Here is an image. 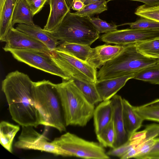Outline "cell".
I'll list each match as a JSON object with an SVG mask.
<instances>
[{"label":"cell","mask_w":159,"mask_h":159,"mask_svg":"<svg viewBox=\"0 0 159 159\" xmlns=\"http://www.w3.org/2000/svg\"><path fill=\"white\" fill-rule=\"evenodd\" d=\"M66 126H86L93 117L94 105L89 102L72 79L56 84Z\"/></svg>","instance_id":"obj_2"},{"label":"cell","mask_w":159,"mask_h":159,"mask_svg":"<svg viewBox=\"0 0 159 159\" xmlns=\"http://www.w3.org/2000/svg\"><path fill=\"white\" fill-rule=\"evenodd\" d=\"M74 0H66L69 7L70 9L73 1Z\"/></svg>","instance_id":"obj_42"},{"label":"cell","mask_w":159,"mask_h":159,"mask_svg":"<svg viewBox=\"0 0 159 159\" xmlns=\"http://www.w3.org/2000/svg\"><path fill=\"white\" fill-rule=\"evenodd\" d=\"M146 136L147 131L144 129L140 131L134 132L130 136L128 140L132 146H134L145 139Z\"/></svg>","instance_id":"obj_35"},{"label":"cell","mask_w":159,"mask_h":159,"mask_svg":"<svg viewBox=\"0 0 159 159\" xmlns=\"http://www.w3.org/2000/svg\"><path fill=\"white\" fill-rule=\"evenodd\" d=\"M136 112L144 120L159 122V107L143 105L134 106Z\"/></svg>","instance_id":"obj_28"},{"label":"cell","mask_w":159,"mask_h":159,"mask_svg":"<svg viewBox=\"0 0 159 159\" xmlns=\"http://www.w3.org/2000/svg\"><path fill=\"white\" fill-rule=\"evenodd\" d=\"M33 127L22 126L20 134L14 144L16 148L22 149L39 150L56 155L70 157L68 152L52 142H49L46 136L38 132Z\"/></svg>","instance_id":"obj_9"},{"label":"cell","mask_w":159,"mask_h":159,"mask_svg":"<svg viewBox=\"0 0 159 159\" xmlns=\"http://www.w3.org/2000/svg\"><path fill=\"white\" fill-rule=\"evenodd\" d=\"M73 80L76 86L90 104L94 105L102 101L97 89L95 83H86L76 80Z\"/></svg>","instance_id":"obj_23"},{"label":"cell","mask_w":159,"mask_h":159,"mask_svg":"<svg viewBox=\"0 0 159 159\" xmlns=\"http://www.w3.org/2000/svg\"><path fill=\"white\" fill-rule=\"evenodd\" d=\"M125 46L104 44L93 48L87 62L96 69H100L109 61L118 55Z\"/></svg>","instance_id":"obj_12"},{"label":"cell","mask_w":159,"mask_h":159,"mask_svg":"<svg viewBox=\"0 0 159 159\" xmlns=\"http://www.w3.org/2000/svg\"><path fill=\"white\" fill-rule=\"evenodd\" d=\"M57 64L71 78L86 83H95L97 81V69L87 62L56 48L50 52Z\"/></svg>","instance_id":"obj_7"},{"label":"cell","mask_w":159,"mask_h":159,"mask_svg":"<svg viewBox=\"0 0 159 159\" xmlns=\"http://www.w3.org/2000/svg\"><path fill=\"white\" fill-rule=\"evenodd\" d=\"M128 25L130 28L143 30L159 29V22L148 18L140 17L133 22L126 23L118 26Z\"/></svg>","instance_id":"obj_30"},{"label":"cell","mask_w":159,"mask_h":159,"mask_svg":"<svg viewBox=\"0 0 159 159\" xmlns=\"http://www.w3.org/2000/svg\"><path fill=\"white\" fill-rule=\"evenodd\" d=\"M96 135L99 143L103 147L113 148L116 134L112 120Z\"/></svg>","instance_id":"obj_25"},{"label":"cell","mask_w":159,"mask_h":159,"mask_svg":"<svg viewBox=\"0 0 159 159\" xmlns=\"http://www.w3.org/2000/svg\"><path fill=\"white\" fill-rule=\"evenodd\" d=\"M136 73L104 80H97L95 84L102 101L111 100L129 80L133 79Z\"/></svg>","instance_id":"obj_14"},{"label":"cell","mask_w":159,"mask_h":159,"mask_svg":"<svg viewBox=\"0 0 159 159\" xmlns=\"http://www.w3.org/2000/svg\"><path fill=\"white\" fill-rule=\"evenodd\" d=\"M86 5L81 0H74L72 2L71 8L76 11H80L82 10Z\"/></svg>","instance_id":"obj_38"},{"label":"cell","mask_w":159,"mask_h":159,"mask_svg":"<svg viewBox=\"0 0 159 159\" xmlns=\"http://www.w3.org/2000/svg\"><path fill=\"white\" fill-rule=\"evenodd\" d=\"M52 142L68 152L71 157L86 159L110 158L104 147L99 143L87 140L69 132Z\"/></svg>","instance_id":"obj_6"},{"label":"cell","mask_w":159,"mask_h":159,"mask_svg":"<svg viewBox=\"0 0 159 159\" xmlns=\"http://www.w3.org/2000/svg\"><path fill=\"white\" fill-rule=\"evenodd\" d=\"M90 21L99 34H105L116 30L117 27L119 26L114 23H108L100 19L98 16L91 17Z\"/></svg>","instance_id":"obj_32"},{"label":"cell","mask_w":159,"mask_h":159,"mask_svg":"<svg viewBox=\"0 0 159 159\" xmlns=\"http://www.w3.org/2000/svg\"><path fill=\"white\" fill-rule=\"evenodd\" d=\"M33 16L31 10L25 0H20L13 14L12 25L13 26L16 23L34 25Z\"/></svg>","instance_id":"obj_22"},{"label":"cell","mask_w":159,"mask_h":159,"mask_svg":"<svg viewBox=\"0 0 159 159\" xmlns=\"http://www.w3.org/2000/svg\"><path fill=\"white\" fill-rule=\"evenodd\" d=\"M134 14L140 17L159 22V4L150 6L144 4L139 6L136 9Z\"/></svg>","instance_id":"obj_29"},{"label":"cell","mask_w":159,"mask_h":159,"mask_svg":"<svg viewBox=\"0 0 159 159\" xmlns=\"http://www.w3.org/2000/svg\"><path fill=\"white\" fill-rule=\"evenodd\" d=\"M20 130L18 125L2 121L0 124V143L7 151L12 153L14 138Z\"/></svg>","instance_id":"obj_20"},{"label":"cell","mask_w":159,"mask_h":159,"mask_svg":"<svg viewBox=\"0 0 159 159\" xmlns=\"http://www.w3.org/2000/svg\"><path fill=\"white\" fill-rule=\"evenodd\" d=\"M156 138L157 142L153 147L143 159H159V138Z\"/></svg>","instance_id":"obj_37"},{"label":"cell","mask_w":159,"mask_h":159,"mask_svg":"<svg viewBox=\"0 0 159 159\" xmlns=\"http://www.w3.org/2000/svg\"></svg>","instance_id":"obj_45"},{"label":"cell","mask_w":159,"mask_h":159,"mask_svg":"<svg viewBox=\"0 0 159 159\" xmlns=\"http://www.w3.org/2000/svg\"><path fill=\"white\" fill-rule=\"evenodd\" d=\"M6 0H0V11H1L4 5Z\"/></svg>","instance_id":"obj_43"},{"label":"cell","mask_w":159,"mask_h":159,"mask_svg":"<svg viewBox=\"0 0 159 159\" xmlns=\"http://www.w3.org/2000/svg\"><path fill=\"white\" fill-rule=\"evenodd\" d=\"M90 18L70 11L53 31L48 32L61 42L90 46L100 38L99 34L91 22Z\"/></svg>","instance_id":"obj_5"},{"label":"cell","mask_w":159,"mask_h":159,"mask_svg":"<svg viewBox=\"0 0 159 159\" xmlns=\"http://www.w3.org/2000/svg\"><path fill=\"white\" fill-rule=\"evenodd\" d=\"M107 0H100L86 5L82 10L74 12L77 15L91 17L95 14H100L107 10Z\"/></svg>","instance_id":"obj_27"},{"label":"cell","mask_w":159,"mask_h":159,"mask_svg":"<svg viewBox=\"0 0 159 159\" xmlns=\"http://www.w3.org/2000/svg\"><path fill=\"white\" fill-rule=\"evenodd\" d=\"M33 82L27 74L16 70L6 75L2 81V89L14 121L22 126H46L34 101Z\"/></svg>","instance_id":"obj_1"},{"label":"cell","mask_w":159,"mask_h":159,"mask_svg":"<svg viewBox=\"0 0 159 159\" xmlns=\"http://www.w3.org/2000/svg\"><path fill=\"white\" fill-rule=\"evenodd\" d=\"M138 51L148 57L159 59V39L135 43Z\"/></svg>","instance_id":"obj_26"},{"label":"cell","mask_w":159,"mask_h":159,"mask_svg":"<svg viewBox=\"0 0 159 159\" xmlns=\"http://www.w3.org/2000/svg\"><path fill=\"white\" fill-rule=\"evenodd\" d=\"M133 79L159 84V64L156 63L136 73Z\"/></svg>","instance_id":"obj_24"},{"label":"cell","mask_w":159,"mask_h":159,"mask_svg":"<svg viewBox=\"0 0 159 159\" xmlns=\"http://www.w3.org/2000/svg\"><path fill=\"white\" fill-rule=\"evenodd\" d=\"M132 146L128 140L120 146L114 148H111L107 152L109 156L117 157L120 158Z\"/></svg>","instance_id":"obj_33"},{"label":"cell","mask_w":159,"mask_h":159,"mask_svg":"<svg viewBox=\"0 0 159 159\" xmlns=\"http://www.w3.org/2000/svg\"><path fill=\"white\" fill-rule=\"evenodd\" d=\"M147 131L146 139L149 138H159V124H152L146 125L145 129Z\"/></svg>","instance_id":"obj_36"},{"label":"cell","mask_w":159,"mask_h":159,"mask_svg":"<svg viewBox=\"0 0 159 159\" xmlns=\"http://www.w3.org/2000/svg\"><path fill=\"white\" fill-rule=\"evenodd\" d=\"M113 115V107L111 99L101 102L95 108L93 117L96 135L111 122Z\"/></svg>","instance_id":"obj_17"},{"label":"cell","mask_w":159,"mask_h":159,"mask_svg":"<svg viewBox=\"0 0 159 159\" xmlns=\"http://www.w3.org/2000/svg\"><path fill=\"white\" fill-rule=\"evenodd\" d=\"M123 115L125 127L128 137L142 125L143 120L136 112L134 106L123 98Z\"/></svg>","instance_id":"obj_18"},{"label":"cell","mask_w":159,"mask_h":159,"mask_svg":"<svg viewBox=\"0 0 159 159\" xmlns=\"http://www.w3.org/2000/svg\"><path fill=\"white\" fill-rule=\"evenodd\" d=\"M3 42L6 43L3 48L5 52L10 49H25L51 52L42 43L13 27L10 29Z\"/></svg>","instance_id":"obj_11"},{"label":"cell","mask_w":159,"mask_h":159,"mask_svg":"<svg viewBox=\"0 0 159 159\" xmlns=\"http://www.w3.org/2000/svg\"><path fill=\"white\" fill-rule=\"evenodd\" d=\"M158 59L143 55L137 49L135 44L125 45L116 57L101 67L97 72L98 80L117 77L136 73L148 66L157 63Z\"/></svg>","instance_id":"obj_4"},{"label":"cell","mask_w":159,"mask_h":159,"mask_svg":"<svg viewBox=\"0 0 159 159\" xmlns=\"http://www.w3.org/2000/svg\"><path fill=\"white\" fill-rule=\"evenodd\" d=\"M50 11L43 30L48 32L53 31L70 11L66 0H48Z\"/></svg>","instance_id":"obj_15"},{"label":"cell","mask_w":159,"mask_h":159,"mask_svg":"<svg viewBox=\"0 0 159 159\" xmlns=\"http://www.w3.org/2000/svg\"><path fill=\"white\" fill-rule=\"evenodd\" d=\"M14 58L30 66L61 77L62 80H69L70 77L55 62L50 53L30 49H10Z\"/></svg>","instance_id":"obj_8"},{"label":"cell","mask_w":159,"mask_h":159,"mask_svg":"<svg viewBox=\"0 0 159 159\" xmlns=\"http://www.w3.org/2000/svg\"><path fill=\"white\" fill-rule=\"evenodd\" d=\"M115 0H107V2ZM137 1L143 3L148 6H152L159 4V0H129Z\"/></svg>","instance_id":"obj_39"},{"label":"cell","mask_w":159,"mask_h":159,"mask_svg":"<svg viewBox=\"0 0 159 159\" xmlns=\"http://www.w3.org/2000/svg\"><path fill=\"white\" fill-rule=\"evenodd\" d=\"M57 48L86 62L87 61L93 50V48L88 45L61 42Z\"/></svg>","instance_id":"obj_21"},{"label":"cell","mask_w":159,"mask_h":159,"mask_svg":"<svg viewBox=\"0 0 159 159\" xmlns=\"http://www.w3.org/2000/svg\"><path fill=\"white\" fill-rule=\"evenodd\" d=\"M16 28L42 43L51 52L55 50L60 43V41L38 25L19 24Z\"/></svg>","instance_id":"obj_16"},{"label":"cell","mask_w":159,"mask_h":159,"mask_svg":"<svg viewBox=\"0 0 159 159\" xmlns=\"http://www.w3.org/2000/svg\"><path fill=\"white\" fill-rule=\"evenodd\" d=\"M20 0H6L0 11V40L3 42L10 29L16 7Z\"/></svg>","instance_id":"obj_19"},{"label":"cell","mask_w":159,"mask_h":159,"mask_svg":"<svg viewBox=\"0 0 159 159\" xmlns=\"http://www.w3.org/2000/svg\"><path fill=\"white\" fill-rule=\"evenodd\" d=\"M145 105L147 106L159 107V98L157 99L150 102L145 104Z\"/></svg>","instance_id":"obj_40"},{"label":"cell","mask_w":159,"mask_h":159,"mask_svg":"<svg viewBox=\"0 0 159 159\" xmlns=\"http://www.w3.org/2000/svg\"><path fill=\"white\" fill-rule=\"evenodd\" d=\"M156 138L146 139L139 144L135 145L137 153L135 158L142 159L151 150L157 142Z\"/></svg>","instance_id":"obj_31"},{"label":"cell","mask_w":159,"mask_h":159,"mask_svg":"<svg viewBox=\"0 0 159 159\" xmlns=\"http://www.w3.org/2000/svg\"><path fill=\"white\" fill-rule=\"evenodd\" d=\"M113 107L112 120L116 134L114 148L120 146L129 139L125 130L123 115V98L115 95L111 99Z\"/></svg>","instance_id":"obj_13"},{"label":"cell","mask_w":159,"mask_h":159,"mask_svg":"<svg viewBox=\"0 0 159 159\" xmlns=\"http://www.w3.org/2000/svg\"><path fill=\"white\" fill-rule=\"evenodd\" d=\"M157 63L159 64V59H158V61L157 62Z\"/></svg>","instance_id":"obj_44"},{"label":"cell","mask_w":159,"mask_h":159,"mask_svg":"<svg viewBox=\"0 0 159 159\" xmlns=\"http://www.w3.org/2000/svg\"><path fill=\"white\" fill-rule=\"evenodd\" d=\"M33 97L46 126L55 128L60 132L66 131V126L56 84L45 80L33 82Z\"/></svg>","instance_id":"obj_3"},{"label":"cell","mask_w":159,"mask_h":159,"mask_svg":"<svg viewBox=\"0 0 159 159\" xmlns=\"http://www.w3.org/2000/svg\"><path fill=\"white\" fill-rule=\"evenodd\" d=\"M84 3L87 5L100 0H81Z\"/></svg>","instance_id":"obj_41"},{"label":"cell","mask_w":159,"mask_h":159,"mask_svg":"<svg viewBox=\"0 0 159 159\" xmlns=\"http://www.w3.org/2000/svg\"><path fill=\"white\" fill-rule=\"evenodd\" d=\"M159 39V29H126L104 34L101 40L107 44L125 46Z\"/></svg>","instance_id":"obj_10"},{"label":"cell","mask_w":159,"mask_h":159,"mask_svg":"<svg viewBox=\"0 0 159 159\" xmlns=\"http://www.w3.org/2000/svg\"><path fill=\"white\" fill-rule=\"evenodd\" d=\"M34 16L42 9L48 0H25Z\"/></svg>","instance_id":"obj_34"}]
</instances>
